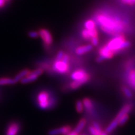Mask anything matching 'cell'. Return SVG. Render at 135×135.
I'll return each mask as SVG.
<instances>
[{"instance_id":"30bf717a","label":"cell","mask_w":135,"mask_h":135,"mask_svg":"<svg viewBox=\"0 0 135 135\" xmlns=\"http://www.w3.org/2000/svg\"><path fill=\"white\" fill-rule=\"evenodd\" d=\"M89 75L88 74H87L86 75L84 76L83 78L81 80H77V81H73L72 83H71L70 84V88L72 89H78V88H80L81 86H82L83 84H85L86 83H87L89 80Z\"/></svg>"},{"instance_id":"3957f363","label":"cell","mask_w":135,"mask_h":135,"mask_svg":"<svg viewBox=\"0 0 135 135\" xmlns=\"http://www.w3.org/2000/svg\"><path fill=\"white\" fill-rule=\"evenodd\" d=\"M50 95L46 91H41L37 97V103L39 107L42 109H46L50 106L51 104Z\"/></svg>"},{"instance_id":"e0dca14e","label":"cell","mask_w":135,"mask_h":135,"mask_svg":"<svg viewBox=\"0 0 135 135\" xmlns=\"http://www.w3.org/2000/svg\"><path fill=\"white\" fill-rule=\"evenodd\" d=\"M118 126V120L115 118V119H114V120L108 126V127L106 128L105 132L106 133H111V131H113L114 129H115V128H116V127H117Z\"/></svg>"},{"instance_id":"ba28073f","label":"cell","mask_w":135,"mask_h":135,"mask_svg":"<svg viewBox=\"0 0 135 135\" xmlns=\"http://www.w3.org/2000/svg\"><path fill=\"white\" fill-rule=\"evenodd\" d=\"M71 131V128L70 126H65L50 130L48 135H67Z\"/></svg>"},{"instance_id":"83f0119b","label":"cell","mask_w":135,"mask_h":135,"mask_svg":"<svg viewBox=\"0 0 135 135\" xmlns=\"http://www.w3.org/2000/svg\"><path fill=\"white\" fill-rule=\"evenodd\" d=\"M91 44L93 46H97L98 45L99 41H98V37H94V38H91Z\"/></svg>"},{"instance_id":"cb8c5ba5","label":"cell","mask_w":135,"mask_h":135,"mask_svg":"<svg viewBox=\"0 0 135 135\" xmlns=\"http://www.w3.org/2000/svg\"><path fill=\"white\" fill-rule=\"evenodd\" d=\"M82 36L86 40H91V36L87 30H84L82 31Z\"/></svg>"},{"instance_id":"8992f818","label":"cell","mask_w":135,"mask_h":135,"mask_svg":"<svg viewBox=\"0 0 135 135\" xmlns=\"http://www.w3.org/2000/svg\"><path fill=\"white\" fill-rule=\"evenodd\" d=\"M53 70L59 73H65L69 70V64L65 63L62 60L55 61V63L53 66Z\"/></svg>"},{"instance_id":"277c9868","label":"cell","mask_w":135,"mask_h":135,"mask_svg":"<svg viewBox=\"0 0 135 135\" xmlns=\"http://www.w3.org/2000/svg\"><path fill=\"white\" fill-rule=\"evenodd\" d=\"M44 70L41 68H37L36 70H33V71L30 72V73L24 78H23L20 81L21 83L22 84H27L29 83H31L35 81V80H37V78L41 75L43 73Z\"/></svg>"},{"instance_id":"f1b7e54d","label":"cell","mask_w":135,"mask_h":135,"mask_svg":"<svg viewBox=\"0 0 135 135\" xmlns=\"http://www.w3.org/2000/svg\"><path fill=\"white\" fill-rule=\"evenodd\" d=\"M93 128H94L95 129H97L98 131H99V132H102V131H101V129L100 128V126L98 124V123H97V122H94L93 123Z\"/></svg>"},{"instance_id":"9a60e30c","label":"cell","mask_w":135,"mask_h":135,"mask_svg":"<svg viewBox=\"0 0 135 135\" xmlns=\"http://www.w3.org/2000/svg\"><path fill=\"white\" fill-rule=\"evenodd\" d=\"M16 83L13 78H10L3 77L0 78V85H13V84H16Z\"/></svg>"},{"instance_id":"ffe728a7","label":"cell","mask_w":135,"mask_h":135,"mask_svg":"<svg viewBox=\"0 0 135 135\" xmlns=\"http://www.w3.org/2000/svg\"><path fill=\"white\" fill-rule=\"evenodd\" d=\"M84 26H85L86 30H91L96 28L95 23L93 20H88L86 21Z\"/></svg>"},{"instance_id":"7a4b0ae2","label":"cell","mask_w":135,"mask_h":135,"mask_svg":"<svg viewBox=\"0 0 135 135\" xmlns=\"http://www.w3.org/2000/svg\"><path fill=\"white\" fill-rule=\"evenodd\" d=\"M106 46L114 53H116L119 51L128 48L130 46V43L129 42L126 41L124 36L119 35L110 40L106 45Z\"/></svg>"},{"instance_id":"9c48e42d","label":"cell","mask_w":135,"mask_h":135,"mask_svg":"<svg viewBox=\"0 0 135 135\" xmlns=\"http://www.w3.org/2000/svg\"><path fill=\"white\" fill-rule=\"evenodd\" d=\"M99 56H101L103 60L104 59H110L113 58L114 53L107 46L102 47L99 51Z\"/></svg>"},{"instance_id":"4316f807","label":"cell","mask_w":135,"mask_h":135,"mask_svg":"<svg viewBox=\"0 0 135 135\" xmlns=\"http://www.w3.org/2000/svg\"><path fill=\"white\" fill-rule=\"evenodd\" d=\"M28 35L31 37V38H38L39 36V33L38 32L36 31H30L29 32V33H28Z\"/></svg>"},{"instance_id":"4fadbf2b","label":"cell","mask_w":135,"mask_h":135,"mask_svg":"<svg viewBox=\"0 0 135 135\" xmlns=\"http://www.w3.org/2000/svg\"><path fill=\"white\" fill-rule=\"evenodd\" d=\"M30 72H31V71H30L29 69H24V70H23L20 72L18 73L15 76V77L13 79H14L15 81L17 83L18 82L20 81L22 79L24 78L25 77H26V76L29 75Z\"/></svg>"},{"instance_id":"5bb4252c","label":"cell","mask_w":135,"mask_h":135,"mask_svg":"<svg viewBox=\"0 0 135 135\" xmlns=\"http://www.w3.org/2000/svg\"><path fill=\"white\" fill-rule=\"evenodd\" d=\"M131 106L129 105V104H126V105L124 106L121 109V110L119 111L117 116H116V119H117L118 120L120 118L121 116L124 115L126 114H128V113L131 111Z\"/></svg>"},{"instance_id":"5b68a950","label":"cell","mask_w":135,"mask_h":135,"mask_svg":"<svg viewBox=\"0 0 135 135\" xmlns=\"http://www.w3.org/2000/svg\"><path fill=\"white\" fill-rule=\"evenodd\" d=\"M39 36L43 40L44 45L46 46H50L53 43V37L50 32L46 29H41L39 31Z\"/></svg>"},{"instance_id":"484cf974","label":"cell","mask_w":135,"mask_h":135,"mask_svg":"<svg viewBox=\"0 0 135 135\" xmlns=\"http://www.w3.org/2000/svg\"><path fill=\"white\" fill-rule=\"evenodd\" d=\"M64 55H65V54H64V52L63 51H60L58 53V54H57L56 57V61L61 60L63 58Z\"/></svg>"},{"instance_id":"44dd1931","label":"cell","mask_w":135,"mask_h":135,"mask_svg":"<svg viewBox=\"0 0 135 135\" xmlns=\"http://www.w3.org/2000/svg\"><path fill=\"white\" fill-rule=\"evenodd\" d=\"M128 119H129V115H128V114H126L122 116L118 119V125L123 126V124H124L127 122Z\"/></svg>"},{"instance_id":"4dcf8cb0","label":"cell","mask_w":135,"mask_h":135,"mask_svg":"<svg viewBox=\"0 0 135 135\" xmlns=\"http://www.w3.org/2000/svg\"><path fill=\"white\" fill-rule=\"evenodd\" d=\"M67 135H78V133H77L75 130H72Z\"/></svg>"},{"instance_id":"8fae6325","label":"cell","mask_w":135,"mask_h":135,"mask_svg":"<svg viewBox=\"0 0 135 135\" xmlns=\"http://www.w3.org/2000/svg\"><path fill=\"white\" fill-rule=\"evenodd\" d=\"M88 73H86V72L83 70H78L73 73L71 77L72 80H73L74 81H77L81 80Z\"/></svg>"},{"instance_id":"d6986e66","label":"cell","mask_w":135,"mask_h":135,"mask_svg":"<svg viewBox=\"0 0 135 135\" xmlns=\"http://www.w3.org/2000/svg\"><path fill=\"white\" fill-rule=\"evenodd\" d=\"M128 79H129V84L131 86L135 88V70H132L130 71L129 73V76H128Z\"/></svg>"},{"instance_id":"6da1fadb","label":"cell","mask_w":135,"mask_h":135,"mask_svg":"<svg viewBox=\"0 0 135 135\" xmlns=\"http://www.w3.org/2000/svg\"><path fill=\"white\" fill-rule=\"evenodd\" d=\"M98 21L101 25V28L106 33L109 34H116L123 29V25L119 22L109 20L107 17L99 15L98 17Z\"/></svg>"},{"instance_id":"f546056e","label":"cell","mask_w":135,"mask_h":135,"mask_svg":"<svg viewBox=\"0 0 135 135\" xmlns=\"http://www.w3.org/2000/svg\"><path fill=\"white\" fill-rule=\"evenodd\" d=\"M122 1L124 3L128 4H135V0H122Z\"/></svg>"},{"instance_id":"603a6c76","label":"cell","mask_w":135,"mask_h":135,"mask_svg":"<svg viewBox=\"0 0 135 135\" xmlns=\"http://www.w3.org/2000/svg\"><path fill=\"white\" fill-rule=\"evenodd\" d=\"M122 90H123V93L124 94V95H125L126 97L128 98H132V97H133L132 93H131V91L129 90L128 88L123 87Z\"/></svg>"},{"instance_id":"52a82bcc","label":"cell","mask_w":135,"mask_h":135,"mask_svg":"<svg viewBox=\"0 0 135 135\" xmlns=\"http://www.w3.org/2000/svg\"><path fill=\"white\" fill-rule=\"evenodd\" d=\"M20 123L13 121L8 124L5 135H18L20 132Z\"/></svg>"},{"instance_id":"d4e9b609","label":"cell","mask_w":135,"mask_h":135,"mask_svg":"<svg viewBox=\"0 0 135 135\" xmlns=\"http://www.w3.org/2000/svg\"><path fill=\"white\" fill-rule=\"evenodd\" d=\"M89 131L92 135H100L101 133L99 132V131H98L97 129H94L93 126H90V127H89Z\"/></svg>"},{"instance_id":"7402d4cb","label":"cell","mask_w":135,"mask_h":135,"mask_svg":"<svg viewBox=\"0 0 135 135\" xmlns=\"http://www.w3.org/2000/svg\"><path fill=\"white\" fill-rule=\"evenodd\" d=\"M83 102L81 100H78L76 102V111L78 113H81L83 111Z\"/></svg>"},{"instance_id":"d6a6232c","label":"cell","mask_w":135,"mask_h":135,"mask_svg":"<svg viewBox=\"0 0 135 135\" xmlns=\"http://www.w3.org/2000/svg\"><path fill=\"white\" fill-rule=\"evenodd\" d=\"M100 135H107V133H106V132H103V131H102V132L101 133Z\"/></svg>"},{"instance_id":"7c38bea8","label":"cell","mask_w":135,"mask_h":135,"mask_svg":"<svg viewBox=\"0 0 135 135\" xmlns=\"http://www.w3.org/2000/svg\"><path fill=\"white\" fill-rule=\"evenodd\" d=\"M93 46L91 45H83V46H81L78 48H76V53L78 55H82L83 54H85L88 53V52L92 50Z\"/></svg>"},{"instance_id":"ac0fdd59","label":"cell","mask_w":135,"mask_h":135,"mask_svg":"<svg viewBox=\"0 0 135 135\" xmlns=\"http://www.w3.org/2000/svg\"><path fill=\"white\" fill-rule=\"evenodd\" d=\"M82 102L83 104V106L88 111H90L93 109V104L91 99H89V98H84Z\"/></svg>"},{"instance_id":"1f68e13d","label":"cell","mask_w":135,"mask_h":135,"mask_svg":"<svg viewBox=\"0 0 135 135\" xmlns=\"http://www.w3.org/2000/svg\"><path fill=\"white\" fill-rule=\"evenodd\" d=\"M103 60H104L103 59L101 58V56H99V57H98L97 59V61L98 62H101V61H103Z\"/></svg>"},{"instance_id":"2e32d148","label":"cell","mask_w":135,"mask_h":135,"mask_svg":"<svg viewBox=\"0 0 135 135\" xmlns=\"http://www.w3.org/2000/svg\"><path fill=\"white\" fill-rule=\"evenodd\" d=\"M86 124V119H84V118H82V119H80L76 127L75 128L74 130H75L77 133H80L81 131L83 130V129L84 126H85Z\"/></svg>"}]
</instances>
